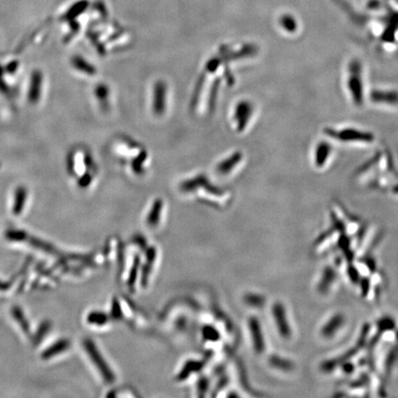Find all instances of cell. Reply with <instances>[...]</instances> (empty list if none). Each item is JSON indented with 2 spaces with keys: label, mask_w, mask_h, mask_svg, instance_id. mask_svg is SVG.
<instances>
[{
  "label": "cell",
  "mask_w": 398,
  "mask_h": 398,
  "mask_svg": "<svg viewBox=\"0 0 398 398\" xmlns=\"http://www.w3.org/2000/svg\"><path fill=\"white\" fill-rule=\"evenodd\" d=\"M361 68L359 62L353 61L349 65L347 77V89L352 95L353 102L357 105H361L363 99V82Z\"/></svg>",
  "instance_id": "6da1fadb"
},
{
  "label": "cell",
  "mask_w": 398,
  "mask_h": 398,
  "mask_svg": "<svg viewBox=\"0 0 398 398\" xmlns=\"http://www.w3.org/2000/svg\"><path fill=\"white\" fill-rule=\"evenodd\" d=\"M326 134L334 138H338L340 141L348 143H370L373 141V136L370 132L362 131L352 127H347L339 130L328 129Z\"/></svg>",
  "instance_id": "7a4b0ae2"
},
{
  "label": "cell",
  "mask_w": 398,
  "mask_h": 398,
  "mask_svg": "<svg viewBox=\"0 0 398 398\" xmlns=\"http://www.w3.org/2000/svg\"><path fill=\"white\" fill-rule=\"evenodd\" d=\"M370 98L375 103H384V104H387V105L397 104L398 103V93L395 91H393V90L376 89L371 92Z\"/></svg>",
  "instance_id": "3957f363"
},
{
  "label": "cell",
  "mask_w": 398,
  "mask_h": 398,
  "mask_svg": "<svg viewBox=\"0 0 398 398\" xmlns=\"http://www.w3.org/2000/svg\"><path fill=\"white\" fill-rule=\"evenodd\" d=\"M42 88V74L39 71H34L31 78V84L29 89V100L34 103L38 102L41 95Z\"/></svg>",
  "instance_id": "277c9868"
},
{
  "label": "cell",
  "mask_w": 398,
  "mask_h": 398,
  "mask_svg": "<svg viewBox=\"0 0 398 398\" xmlns=\"http://www.w3.org/2000/svg\"><path fill=\"white\" fill-rule=\"evenodd\" d=\"M274 314L276 316V325L279 333L281 332L283 337H290L291 336V328L289 325L285 324L286 323V313L285 310L282 307V305H276L274 307Z\"/></svg>",
  "instance_id": "5b68a950"
},
{
  "label": "cell",
  "mask_w": 398,
  "mask_h": 398,
  "mask_svg": "<svg viewBox=\"0 0 398 398\" xmlns=\"http://www.w3.org/2000/svg\"><path fill=\"white\" fill-rule=\"evenodd\" d=\"M331 153V147L326 142H321L316 147L314 151V164L316 167L322 168L326 164L328 158Z\"/></svg>",
  "instance_id": "8992f818"
},
{
  "label": "cell",
  "mask_w": 398,
  "mask_h": 398,
  "mask_svg": "<svg viewBox=\"0 0 398 398\" xmlns=\"http://www.w3.org/2000/svg\"><path fill=\"white\" fill-rule=\"evenodd\" d=\"M14 204H13V208L12 212L16 216H19L24 209V206L27 199V190L24 186L17 188L15 192Z\"/></svg>",
  "instance_id": "52a82bcc"
},
{
  "label": "cell",
  "mask_w": 398,
  "mask_h": 398,
  "mask_svg": "<svg viewBox=\"0 0 398 398\" xmlns=\"http://www.w3.org/2000/svg\"><path fill=\"white\" fill-rule=\"evenodd\" d=\"M68 347H69V341L68 340L63 339V340H60V341H57L53 346L48 347L47 349L42 352V360H48L52 357L56 356L58 353L65 352L66 348H68Z\"/></svg>",
  "instance_id": "ba28073f"
},
{
  "label": "cell",
  "mask_w": 398,
  "mask_h": 398,
  "mask_svg": "<svg viewBox=\"0 0 398 398\" xmlns=\"http://www.w3.org/2000/svg\"><path fill=\"white\" fill-rule=\"evenodd\" d=\"M24 242L28 243L30 245H32L34 248L39 249V250H42V252H45V253H52V254H56L57 253L56 249L54 248L52 245L49 244H47L45 242H43L42 240L38 239L33 237L32 235H27L26 236V239Z\"/></svg>",
  "instance_id": "9c48e42d"
},
{
  "label": "cell",
  "mask_w": 398,
  "mask_h": 398,
  "mask_svg": "<svg viewBox=\"0 0 398 398\" xmlns=\"http://www.w3.org/2000/svg\"><path fill=\"white\" fill-rule=\"evenodd\" d=\"M11 314L13 315L15 320L17 321V323H19V326L24 330V332L27 336H30L31 335L30 324H29L28 321L25 317L24 312L21 311V309L18 306H14V307H12V310H11Z\"/></svg>",
  "instance_id": "30bf717a"
},
{
  "label": "cell",
  "mask_w": 398,
  "mask_h": 398,
  "mask_svg": "<svg viewBox=\"0 0 398 398\" xmlns=\"http://www.w3.org/2000/svg\"><path fill=\"white\" fill-rule=\"evenodd\" d=\"M342 316L339 314V315H335L334 318L331 319L327 324L325 326H323V334L324 335H327V336H334L336 332H335V329L336 328L341 327V324L343 323V320L341 318Z\"/></svg>",
  "instance_id": "8fae6325"
},
{
  "label": "cell",
  "mask_w": 398,
  "mask_h": 398,
  "mask_svg": "<svg viewBox=\"0 0 398 398\" xmlns=\"http://www.w3.org/2000/svg\"><path fill=\"white\" fill-rule=\"evenodd\" d=\"M50 328H51V323L49 321H44V322H42L40 324V326L38 328L37 332L35 334V336L33 337V342L34 346H36L38 344L42 342V338L46 336L47 333L50 330Z\"/></svg>",
  "instance_id": "7c38bea8"
},
{
  "label": "cell",
  "mask_w": 398,
  "mask_h": 398,
  "mask_svg": "<svg viewBox=\"0 0 398 398\" xmlns=\"http://www.w3.org/2000/svg\"><path fill=\"white\" fill-rule=\"evenodd\" d=\"M27 235L24 230H9L6 231L5 238L10 242H24Z\"/></svg>",
  "instance_id": "4fadbf2b"
},
{
  "label": "cell",
  "mask_w": 398,
  "mask_h": 398,
  "mask_svg": "<svg viewBox=\"0 0 398 398\" xmlns=\"http://www.w3.org/2000/svg\"><path fill=\"white\" fill-rule=\"evenodd\" d=\"M281 22H282V26L283 28L286 29V31H295L294 29H296V21L294 22V19H292L291 17H284L283 19H281Z\"/></svg>",
  "instance_id": "5bb4252c"
},
{
  "label": "cell",
  "mask_w": 398,
  "mask_h": 398,
  "mask_svg": "<svg viewBox=\"0 0 398 398\" xmlns=\"http://www.w3.org/2000/svg\"><path fill=\"white\" fill-rule=\"evenodd\" d=\"M12 286V281H2L0 280V291H4L10 290Z\"/></svg>",
  "instance_id": "9a60e30c"
}]
</instances>
